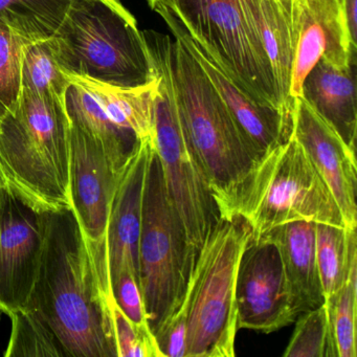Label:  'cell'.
<instances>
[{
  "label": "cell",
  "instance_id": "cell-1",
  "mask_svg": "<svg viewBox=\"0 0 357 357\" xmlns=\"http://www.w3.org/2000/svg\"><path fill=\"white\" fill-rule=\"evenodd\" d=\"M106 241L85 235L72 208L49 212L38 277L26 308L70 357H116Z\"/></svg>",
  "mask_w": 357,
  "mask_h": 357
},
{
  "label": "cell",
  "instance_id": "cell-2",
  "mask_svg": "<svg viewBox=\"0 0 357 357\" xmlns=\"http://www.w3.org/2000/svg\"><path fill=\"white\" fill-rule=\"evenodd\" d=\"M0 169L7 185L36 208H72L64 100L20 91L15 108L0 120Z\"/></svg>",
  "mask_w": 357,
  "mask_h": 357
},
{
  "label": "cell",
  "instance_id": "cell-3",
  "mask_svg": "<svg viewBox=\"0 0 357 357\" xmlns=\"http://www.w3.org/2000/svg\"><path fill=\"white\" fill-rule=\"evenodd\" d=\"M50 41L70 77L132 89L158 76L144 33L120 0H73Z\"/></svg>",
  "mask_w": 357,
  "mask_h": 357
},
{
  "label": "cell",
  "instance_id": "cell-4",
  "mask_svg": "<svg viewBox=\"0 0 357 357\" xmlns=\"http://www.w3.org/2000/svg\"><path fill=\"white\" fill-rule=\"evenodd\" d=\"M160 39L183 130L220 214L256 156L199 64L176 39Z\"/></svg>",
  "mask_w": 357,
  "mask_h": 357
},
{
  "label": "cell",
  "instance_id": "cell-5",
  "mask_svg": "<svg viewBox=\"0 0 357 357\" xmlns=\"http://www.w3.org/2000/svg\"><path fill=\"white\" fill-rule=\"evenodd\" d=\"M231 216L248 223L252 239L296 221L344 227L333 194L292 135L252 165L219 214Z\"/></svg>",
  "mask_w": 357,
  "mask_h": 357
},
{
  "label": "cell",
  "instance_id": "cell-6",
  "mask_svg": "<svg viewBox=\"0 0 357 357\" xmlns=\"http://www.w3.org/2000/svg\"><path fill=\"white\" fill-rule=\"evenodd\" d=\"M172 14L250 99L292 119L255 30L248 0H148Z\"/></svg>",
  "mask_w": 357,
  "mask_h": 357
},
{
  "label": "cell",
  "instance_id": "cell-7",
  "mask_svg": "<svg viewBox=\"0 0 357 357\" xmlns=\"http://www.w3.org/2000/svg\"><path fill=\"white\" fill-rule=\"evenodd\" d=\"M252 238L238 216L219 217L196 254L190 273L185 357L235 356L236 280Z\"/></svg>",
  "mask_w": 357,
  "mask_h": 357
},
{
  "label": "cell",
  "instance_id": "cell-8",
  "mask_svg": "<svg viewBox=\"0 0 357 357\" xmlns=\"http://www.w3.org/2000/svg\"><path fill=\"white\" fill-rule=\"evenodd\" d=\"M197 250L167 192L155 148L144 189L139 245V287L152 333L178 307L187 289Z\"/></svg>",
  "mask_w": 357,
  "mask_h": 357
},
{
  "label": "cell",
  "instance_id": "cell-9",
  "mask_svg": "<svg viewBox=\"0 0 357 357\" xmlns=\"http://www.w3.org/2000/svg\"><path fill=\"white\" fill-rule=\"evenodd\" d=\"M144 36L158 77L154 96V148L169 197L183 220L192 246L198 252L218 221V208L183 130L160 33L145 31Z\"/></svg>",
  "mask_w": 357,
  "mask_h": 357
},
{
  "label": "cell",
  "instance_id": "cell-10",
  "mask_svg": "<svg viewBox=\"0 0 357 357\" xmlns=\"http://www.w3.org/2000/svg\"><path fill=\"white\" fill-rule=\"evenodd\" d=\"M49 212L0 188V313L26 309L38 277Z\"/></svg>",
  "mask_w": 357,
  "mask_h": 357
},
{
  "label": "cell",
  "instance_id": "cell-11",
  "mask_svg": "<svg viewBox=\"0 0 357 357\" xmlns=\"http://www.w3.org/2000/svg\"><path fill=\"white\" fill-rule=\"evenodd\" d=\"M236 309L238 330L264 333L286 327L300 315L273 242L250 238L244 248L236 280Z\"/></svg>",
  "mask_w": 357,
  "mask_h": 357
},
{
  "label": "cell",
  "instance_id": "cell-12",
  "mask_svg": "<svg viewBox=\"0 0 357 357\" xmlns=\"http://www.w3.org/2000/svg\"><path fill=\"white\" fill-rule=\"evenodd\" d=\"M123 166L114 164L96 137L70 123L72 210L91 241H106L108 219Z\"/></svg>",
  "mask_w": 357,
  "mask_h": 357
},
{
  "label": "cell",
  "instance_id": "cell-13",
  "mask_svg": "<svg viewBox=\"0 0 357 357\" xmlns=\"http://www.w3.org/2000/svg\"><path fill=\"white\" fill-rule=\"evenodd\" d=\"M170 29L173 37L183 45L199 64L219 97L227 106L257 160L287 141L292 135V119L250 99L219 68L212 56L194 40L181 22L166 10L154 9Z\"/></svg>",
  "mask_w": 357,
  "mask_h": 357
},
{
  "label": "cell",
  "instance_id": "cell-14",
  "mask_svg": "<svg viewBox=\"0 0 357 357\" xmlns=\"http://www.w3.org/2000/svg\"><path fill=\"white\" fill-rule=\"evenodd\" d=\"M292 135L301 144L335 198L344 227H357L355 150L302 97L294 99Z\"/></svg>",
  "mask_w": 357,
  "mask_h": 357
},
{
  "label": "cell",
  "instance_id": "cell-15",
  "mask_svg": "<svg viewBox=\"0 0 357 357\" xmlns=\"http://www.w3.org/2000/svg\"><path fill=\"white\" fill-rule=\"evenodd\" d=\"M154 145L139 139L125 162L106 231L110 283L123 271L139 279V245L144 189Z\"/></svg>",
  "mask_w": 357,
  "mask_h": 357
},
{
  "label": "cell",
  "instance_id": "cell-16",
  "mask_svg": "<svg viewBox=\"0 0 357 357\" xmlns=\"http://www.w3.org/2000/svg\"><path fill=\"white\" fill-rule=\"evenodd\" d=\"M355 68L334 66L321 57L302 87L303 99L353 150L357 137Z\"/></svg>",
  "mask_w": 357,
  "mask_h": 357
},
{
  "label": "cell",
  "instance_id": "cell-17",
  "mask_svg": "<svg viewBox=\"0 0 357 357\" xmlns=\"http://www.w3.org/2000/svg\"><path fill=\"white\" fill-rule=\"evenodd\" d=\"M315 225L311 221L286 223L260 237L277 246L300 314L325 303L317 267Z\"/></svg>",
  "mask_w": 357,
  "mask_h": 357
},
{
  "label": "cell",
  "instance_id": "cell-18",
  "mask_svg": "<svg viewBox=\"0 0 357 357\" xmlns=\"http://www.w3.org/2000/svg\"><path fill=\"white\" fill-rule=\"evenodd\" d=\"M255 30L268 58L275 82L288 103L292 62L296 52V35L280 0H248Z\"/></svg>",
  "mask_w": 357,
  "mask_h": 357
},
{
  "label": "cell",
  "instance_id": "cell-19",
  "mask_svg": "<svg viewBox=\"0 0 357 357\" xmlns=\"http://www.w3.org/2000/svg\"><path fill=\"white\" fill-rule=\"evenodd\" d=\"M64 106L70 123L96 137L114 164L122 167L139 141L137 135L118 126L95 96L72 78L64 95Z\"/></svg>",
  "mask_w": 357,
  "mask_h": 357
},
{
  "label": "cell",
  "instance_id": "cell-20",
  "mask_svg": "<svg viewBox=\"0 0 357 357\" xmlns=\"http://www.w3.org/2000/svg\"><path fill=\"white\" fill-rule=\"evenodd\" d=\"M70 78L95 96L118 126L135 133L141 141H150L154 145V96L158 76L151 82L132 89L110 86L78 77Z\"/></svg>",
  "mask_w": 357,
  "mask_h": 357
},
{
  "label": "cell",
  "instance_id": "cell-21",
  "mask_svg": "<svg viewBox=\"0 0 357 357\" xmlns=\"http://www.w3.org/2000/svg\"><path fill=\"white\" fill-rule=\"evenodd\" d=\"M73 0H0V26L24 43L53 38Z\"/></svg>",
  "mask_w": 357,
  "mask_h": 357
},
{
  "label": "cell",
  "instance_id": "cell-22",
  "mask_svg": "<svg viewBox=\"0 0 357 357\" xmlns=\"http://www.w3.org/2000/svg\"><path fill=\"white\" fill-rule=\"evenodd\" d=\"M315 250L325 303L344 285L357 258L356 229L317 223Z\"/></svg>",
  "mask_w": 357,
  "mask_h": 357
},
{
  "label": "cell",
  "instance_id": "cell-23",
  "mask_svg": "<svg viewBox=\"0 0 357 357\" xmlns=\"http://www.w3.org/2000/svg\"><path fill=\"white\" fill-rule=\"evenodd\" d=\"M70 77L56 59L51 41L24 43L20 61V87L43 97L64 100Z\"/></svg>",
  "mask_w": 357,
  "mask_h": 357
},
{
  "label": "cell",
  "instance_id": "cell-24",
  "mask_svg": "<svg viewBox=\"0 0 357 357\" xmlns=\"http://www.w3.org/2000/svg\"><path fill=\"white\" fill-rule=\"evenodd\" d=\"M10 317L12 333L5 356H66L55 334L33 309H22Z\"/></svg>",
  "mask_w": 357,
  "mask_h": 357
},
{
  "label": "cell",
  "instance_id": "cell-25",
  "mask_svg": "<svg viewBox=\"0 0 357 357\" xmlns=\"http://www.w3.org/2000/svg\"><path fill=\"white\" fill-rule=\"evenodd\" d=\"M284 357H337L329 307L301 313Z\"/></svg>",
  "mask_w": 357,
  "mask_h": 357
},
{
  "label": "cell",
  "instance_id": "cell-26",
  "mask_svg": "<svg viewBox=\"0 0 357 357\" xmlns=\"http://www.w3.org/2000/svg\"><path fill=\"white\" fill-rule=\"evenodd\" d=\"M326 304L329 307L337 357H356L357 258L344 285Z\"/></svg>",
  "mask_w": 357,
  "mask_h": 357
},
{
  "label": "cell",
  "instance_id": "cell-27",
  "mask_svg": "<svg viewBox=\"0 0 357 357\" xmlns=\"http://www.w3.org/2000/svg\"><path fill=\"white\" fill-rule=\"evenodd\" d=\"M327 49V34L319 20L311 13L304 0L302 26L296 43L292 62L289 96L292 100L302 97V87L315 64L323 57Z\"/></svg>",
  "mask_w": 357,
  "mask_h": 357
},
{
  "label": "cell",
  "instance_id": "cell-28",
  "mask_svg": "<svg viewBox=\"0 0 357 357\" xmlns=\"http://www.w3.org/2000/svg\"><path fill=\"white\" fill-rule=\"evenodd\" d=\"M24 41L0 26V120L17 104L20 91V61Z\"/></svg>",
  "mask_w": 357,
  "mask_h": 357
},
{
  "label": "cell",
  "instance_id": "cell-29",
  "mask_svg": "<svg viewBox=\"0 0 357 357\" xmlns=\"http://www.w3.org/2000/svg\"><path fill=\"white\" fill-rule=\"evenodd\" d=\"M112 317L116 357H164L152 331L135 325L119 308L114 298Z\"/></svg>",
  "mask_w": 357,
  "mask_h": 357
},
{
  "label": "cell",
  "instance_id": "cell-30",
  "mask_svg": "<svg viewBox=\"0 0 357 357\" xmlns=\"http://www.w3.org/2000/svg\"><path fill=\"white\" fill-rule=\"evenodd\" d=\"M112 291L114 302L123 313L137 327L151 331L139 279L129 271H123L112 282Z\"/></svg>",
  "mask_w": 357,
  "mask_h": 357
},
{
  "label": "cell",
  "instance_id": "cell-31",
  "mask_svg": "<svg viewBox=\"0 0 357 357\" xmlns=\"http://www.w3.org/2000/svg\"><path fill=\"white\" fill-rule=\"evenodd\" d=\"M307 7L317 20L323 24L331 49H350L353 43L349 36L342 0H305Z\"/></svg>",
  "mask_w": 357,
  "mask_h": 357
},
{
  "label": "cell",
  "instance_id": "cell-32",
  "mask_svg": "<svg viewBox=\"0 0 357 357\" xmlns=\"http://www.w3.org/2000/svg\"><path fill=\"white\" fill-rule=\"evenodd\" d=\"M342 10L351 41L357 45V0H342Z\"/></svg>",
  "mask_w": 357,
  "mask_h": 357
},
{
  "label": "cell",
  "instance_id": "cell-33",
  "mask_svg": "<svg viewBox=\"0 0 357 357\" xmlns=\"http://www.w3.org/2000/svg\"><path fill=\"white\" fill-rule=\"evenodd\" d=\"M5 185H7V181H6L3 172H1V169H0V188L5 187Z\"/></svg>",
  "mask_w": 357,
  "mask_h": 357
}]
</instances>
